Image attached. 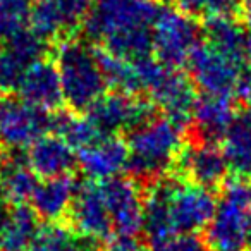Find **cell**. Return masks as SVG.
I'll return each instance as SVG.
<instances>
[{
	"label": "cell",
	"mask_w": 251,
	"mask_h": 251,
	"mask_svg": "<svg viewBox=\"0 0 251 251\" xmlns=\"http://www.w3.org/2000/svg\"><path fill=\"white\" fill-rule=\"evenodd\" d=\"M76 182L71 176L43 179L38 182L31 200V210L45 222H55L67 215L76 195Z\"/></svg>",
	"instance_id": "obj_23"
},
{
	"label": "cell",
	"mask_w": 251,
	"mask_h": 251,
	"mask_svg": "<svg viewBox=\"0 0 251 251\" xmlns=\"http://www.w3.org/2000/svg\"><path fill=\"white\" fill-rule=\"evenodd\" d=\"M150 243V251H208L206 243L196 234H172Z\"/></svg>",
	"instance_id": "obj_29"
},
{
	"label": "cell",
	"mask_w": 251,
	"mask_h": 251,
	"mask_svg": "<svg viewBox=\"0 0 251 251\" xmlns=\"http://www.w3.org/2000/svg\"><path fill=\"white\" fill-rule=\"evenodd\" d=\"M243 0H179L181 9L193 18H222L234 16L241 9Z\"/></svg>",
	"instance_id": "obj_28"
},
{
	"label": "cell",
	"mask_w": 251,
	"mask_h": 251,
	"mask_svg": "<svg viewBox=\"0 0 251 251\" xmlns=\"http://www.w3.org/2000/svg\"><path fill=\"white\" fill-rule=\"evenodd\" d=\"M160 2H167L169 4V2H179V0H160Z\"/></svg>",
	"instance_id": "obj_33"
},
{
	"label": "cell",
	"mask_w": 251,
	"mask_h": 251,
	"mask_svg": "<svg viewBox=\"0 0 251 251\" xmlns=\"http://www.w3.org/2000/svg\"><path fill=\"white\" fill-rule=\"evenodd\" d=\"M100 182L114 230V239L134 237L140 230H143L145 191L134 179L121 176Z\"/></svg>",
	"instance_id": "obj_10"
},
{
	"label": "cell",
	"mask_w": 251,
	"mask_h": 251,
	"mask_svg": "<svg viewBox=\"0 0 251 251\" xmlns=\"http://www.w3.org/2000/svg\"><path fill=\"white\" fill-rule=\"evenodd\" d=\"M243 19L244 26L251 29V0H246V4L243 5Z\"/></svg>",
	"instance_id": "obj_32"
},
{
	"label": "cell",
	"mask_w": 251,
	"mask_h": 251,
	"mask_svg": "<svg viewBox=\"0 0 251 251\" xmlns=\"http://www.w3.org/2000/svg\"><path fill=\"white\" fill-rule=\"evenodd\" d=\"M55 66L62 84L64 103L73 112H86L101 95L107 93V76L100 50L90 42L66 38L55 52Z\"/></svg>",
	"instance_id": "obj_4"
},
{
	"label": "cell",
	"mask_w": 251,
	"mask_h": 251,
	"mask_svg": "<svg viewBox=\"0 0 251 251\" xmlns=\"http://www.w3.org/2000/svg\"><path fill=\"white\" fill-rule=\"evenodd\" d=\"M236 114L237 108L232 98L201 93L196 98L191 115L193 138L210 141V143H219Z\"/></svg>",
	"instance_id": "obj_19"
},
{
	"label": "cell",
	"mask_w": 251,
	"mask_h": 251,
	"mask_svg": "<svg viewBox=\"0 0 251 251\" xmlns=\"http://www.w3.org/2000/svg\"><path fill=\"white\" fill-rule=\"evenodd\" d=\"M35 0H0V40L28 28Z\"/></svg>",
	"instance_id": "obj_27"
},
{
	"label": "cell",
	"mask_w": 251,
	"mask_h": 251,
	"mask_svg": "<svg viewBox=\"0 0 251 251\" xmlns=\"http://www.w3.org/2000/svg\"><path fill=\"white\" fill-rule=\"evenodd\" d=\"M45 52L47 40L33 29L26 28L5 40V47L0 52V93L14 91L28 67L43 59Z\"/></svg>",
	"instance_id": "obj_15"
},
{
	"label": "cell",
	"mask_w": 251,
	"mask_h": 251,
	"mask_svg": "<svg viewBox=\"0 0 251 251\" xmlns=\"http://www.w3.org/2000/svg\"><path fill=\"white\" fill-rule=\"evenodd\" d=\"M69 217L73 229L81 236L90 237L97 243L114 239V230H112L100 181L90 179L77 186Z\"/></svg>",
	"instance_id": "obj_13"
},
{
	"label": "cell",
	"mask_w": 251,
	"mask_h": 251,
	"mask_svg": "<svg viewBox=\"0 0 251 251\" xmlns=\"http://www.w3.org/2000/svg\"><path fill=\"white\" fill-rule=\"evenodd\" d=\"M176 169L181 179L208 189L224 184L229 172L222 148L217 143L195 138L184 143Z\"/></svg>",
	"instance_id": "obj_12"
},
{
	"label": "cell",
	"mask_w": 251,
	"mask_h": 251,
	"mask_svg": "<svg viewBox=\"0 0 251 251\" xmlns=\"http://www.w3.org/2000/svg\"><path fill=\"white\" fill-rule=\"evenodd\" d=\"M7 213H9V210H7V200H5L4 193L0 191V229H2V226H4Z\"/></svg>",
	"instance_id": "obj_31"
},
{
	"label": "cell",
	"mask_w": 251,
	"mask_h": 251,
	"mask_svg": "<svg viewBox=\"0 0 251 251\" xmlns=\"http://www.w3.org/2000/svg\"><path fill=\"white\" fill-rule=\"evenodd\" d=\"M77 153V167L91 181H107L119 177L129 165L127 143L119 136L95 138Z\"/></svg>",
	"instance_id": "obj_16"
},
{
	"label": "cell",
	"mask_w": 251,
	"mask_h": 251,
	"mask_svg": "<svg viewBox=\"0 0 251 251\" xmlns=\"http://www.w3.org/2000/svg\"><path fill=\"white\" fill-rule=\"evenodd\" d=\"M16 90L19 93L18 97L45 112L59 110L64 103L59 71L55 62L45 57L28 67Z\"/></svg>",
	"instance_id": "obj_17"
},
{
	"label": "cell",
	"mask_w": 251,
	"mask_h": 251,
	"mask_svg": "<svg viewBox=\"0 0 251 251\" xmlns=\"http://www.w3.org/2000/svg\"><path fill=\"white\" fill-rule=\"evenodd\" d=\"M50 133H55L60 138H64L76 151L91 143L95 138L101 136L95 129V126L86 119V115L77 117L76 112H64V114L53 115Z\"/></svg>",
	"instance_id": "obj_26"
},
{
	"label": "cell",
	"mask_w": 251,
	"mask_h": 251,
	"mask_svg": "<svg viewBox=\"0 0 251 251\" xmlns=\"http://www.w3.org/2000/svg\"><path fill=\"white\" fill-rule=\"evenodd\" d=\"M182 129L184 126L165 115H153L131 131L126 141L129 150L127 171H131L136 181L150 184L176 169L179 153L186 143Z\"/></svg>",
	"instance_id": "obj_3"
},
{
	"label": "cell",
	"mask_w": 251,
	"mask_h": 251,
	"mask_svg": "<svg viewBox=\"0 0 251 251\" xmlns=\"http://www.w3.org/2000/svg\"><path fill=\"white\" fill-rule=\"evenodd\" d=\"M205 42L212 43L232 60L251 71V29L232 16L206 19L203 28Z\"/></svg>",
	"instance_id": "obj_20"
},
{
	"label": "cell",
	"mask_w": 251,
	"mask_h": 251,
	"mask_svg": "<svg viewBox=\"0 0 251 251\" xmlns=\"http://www.w3.org/2000/svg\"><path fill=\"white\" fill-rule=\"evenodd\" d=\"M38 232V217L31 206L16 205L0 229V251H29Z\"/></svg>",
	"instance_id": "obj_24"
},
{
	"label": "cell",
	"mask_w": 251,
	"mask_h": 251,
	"mask_svg": "<svg viewBox=\"0 0 251 251\" xmlns=\"http://www.w3.org/2000/svg\"><path fill=\"white\" fill-rule=\"evenodd\" d=\"M193 84L206 95L251 101V71L208 42H200L188 60Z\"/></svg>",
	"instance_id": "obj_6"
},
{
	"label": "cell",
	"mask_w": 251,
	"mask_h": 251,
	"mask_svg": "<svg viewBox=\"0 0 251 251\" xmlns=\"http://www.w3.org/2000/svg\"><path fill=\"white\" fill-rule=\"evenodd\" d=\"M105 251H150L148 248H145L140 241H136L134 237H122V239H114L108 248H105Z\"/></svg>",
	"instance_id": "obj_30"
},
{
	"label": "cell",
	"mask_w": 251,
	"mask_h": 251,
	"mask_svg": "<svg viewBox=\"0 0 251 251\" xmlns=\"http://www.w3.org/2000/svg\"><path fill=\"white\" fill-rule=\"evenodd\" d=\"M220 141L229 171L236 177L251 179V107L237 110Z\"/></svg>",
	"instance_id": "obj_22"
},
{
	"label": "cell",
	"mask_w": 251,
	"mask_h": 251,
	"mask_svg": "<svg viewBox=\"0 0 251 251\" xmlns=\"http://www.w3.org/2000/svg\"><path fill=\"white\" fill-rule=\"evenodd\" d=\"M201 28L196 18L182 9L158 7L151 31V53L169 67L188 64L193 50L201 42Z\"/></svg>",
	"instance_id": "obj_7"
},
{
	"label": "cell",
	"mask_w": 251,
	"mask_h": 251,
	"mask_svg": "<svg viewBox=\"0 0 251 251\" xmlns=\"http://www.w3.org/2000/svg\"><path fill=\"white\" fill-rule=\"evenodd\" d=\"M251 179L229 181L206 226V246L213 251H243L250 246Z\"/></svg>",
	"instance_id": "obj_5"
},
{
	"label": "cell",
	"mask_w": 251,
	"mask_h": 251,
	"mask_svg": "<svg viewBox=\"0 0 251 251\" xmlns=\"http://www.w3.org/2000/svg\"><path fill=\"white\" fill-rule=\"evenodd\" d=\"M52 131V115L21 97L0 93V147L4 150L28 148Z\"/></svg>",
	"instance_id": "obj_8"
},
{
	"label": "cell",
	"mask_w": 251,
	"mask_h": 251,
	"mask_svg": "<svg viewBox=\"0 0 251 251\" xmlns=\"http://www.w3.org/2000/svg\"><path fill=\"white\" fill-rule=\"evenodd\" d=\"M95 0H35L29 26L43 40L73 33L84 23Z\"/></svg>",
	"instance_id": "obj_14"
},
{
	"label": "cell",
	"mask_w": 251,
	"mask_h": 251,
	"mask_svg": "<svg viewBox=\"0 0 251 251\" xmlns=\"http://www.w3.org/2000/svg\"><path fill=\"white\" fill-rule=\"evenodd\" d=\"M195 90L196 86L188 74L162 64L153 83L148 88L147 97L165 117L186 126L191 124L193 108L198 98Z\"/></svg>",
	"instance_id": "obj_11"
},
{
	"label": "cell",
	"mask_w": 251,
	"mask_h": 251,
	"mask_svg": "<svg viewBox=\"0 0 251 251\" xmlns=\"http://www.w3.org/2000/svg\"><path fill=\"white\" fill-rule=\"evenodd\" d=\"M0 52H2V49H0Z\"/></svg>",
	"instance_id": "obj_35"
},
{
	"label": "cell",
	"mask_w": 251,
	"mask_h": 251,
	"mask_svg": "<svg viewBox=\"0 0 251 251\" xmlns=\"http://www.w3.org/2000/svg\"><path fill=\"white\" fill-rule=\"evenodd\" d=\"M153 115L155 107L150 100L122 91L101 95L86 110V119L98 133L105 136L131 133Z\"/></svg>",
	"instance_id": "obj_9"
},
{
	"label": "cell",
	"mask_w": 251,
	"mask_h": 251,
	"mask_svg": "<svg viewBox=\"0 0 251 251\" xmlns=\"http://www.w3.org/2000/svg\"><path fill=\"white\" fill-rule=\"evenodd\" d=\"M29 251H98V243L81 236L73 227L52 224L40 229Z\"/></svg>",
	"instance_id": "obj_25"
},
{
	"label": "cell",
	"mask_w": 251,
	"mask_h": 251,
	"mask_svg": "<svg viewBox=\"0 0 251 251\" xmlns=\"http://www.w3.org/2000/svg\"><path fill=\"white\" fill-rule=\"evenodd\" d=\"M158 7L153 0H95L84 33L101 52L121 59L151 55V31Z\"/></svg>",
	"instance_id": "obj_1"
},
{
	"label": "cell",
	"mask_w": 251,
	"mask_h": 251,
	"mask_svg": "<svg viewBox=\"0 0 251 251\" xmlns=\"http://www.w3.org/2000/svg\"><path fill=\"white\" fill-rule=\"evenodd\" d=\"M40 177L29 165L26 153L18 150L0 151V191L14 205H26L31 200Z\"/></svg>",
	"instance_id": "obj_21"
},
{
	"label": "cell",
	"mask_w": 251,
	"mask_h": 251,
	"mask_svg": "<svg viewBox=\"0 0 251 251\" xmlns=\"http://www.w3.org/2000/svg\"><path fill=\"white\" fill-rule=\"evenodd\" d=\"M217 200L212 189L184 179L162 177L145 193L143 230L150 241L172 234H196L208 226Z\"/></svg>",
	"instance_id": "obj_2"
},
{
	"label": "cell",
	"mask_w": 251,
	"mask_h": 251,
	"mask_svg": "<svg viewBox=\"0 0 251 251\" xmlns=\"http://www.w3.org/2000/svg\"><path fill=\"white\" fill-rule=\"evenodd\" d=\"M250 246H251V230H250Z\"/></svg>",
	"instance_id": "obj_34"
},
{
	"label": "cell",
	"mask_w": 251,
	"mask_h": 251,
	"mask_svg": "<svg viewBox=\"0 0 251 251\" xmlns=\"http://www.w3.org/2000/svg\"><path fill=\"white\" fill-rule=\"evenodd\" d=\"M26 158L40 179L71 176L77 165L76 150L55 133H47L29 145Z\"/></svg>",
	"instance_id": "obj_18"
}]
</instances>
